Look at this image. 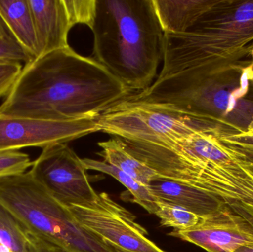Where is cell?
<instances>
[{
	"instance_id": "obj_1",
	"label": "cell",
	"mask_w": 253,
	"mask_h": 252,
	"mask_svg": "<svg viewBox=\"0 0 253 252\" xmlns=\"http://www.w3.org/2000/svg\"><path fill=\"white\" fill-rule=\"evenodd\" d=\"M131 93L93 57L69 46L25 64L0 113L59 121L98 118Z\"/></svg>"
},
{
	"instance_id": "obj_2",
	"label": "cell",
	"mask_w": 253,
	"mask_h": 252,
	"mask_svg": "<svg viewBox=\"0 0 253 252\" xmlns=\"http://www.w3.org/2000/svg\"><path fill=\"white\" fill-rule=\"evenodd\" d=\"M93 59L131 91L153 84L164 33L153 0H96Z\"/></svg>"
},
{
	"instance_id": "obj_3",
	"label": "cell",
	"mask_w": 253,
	"mask_h": 252,
	"mask_svg": "<svg viewBox=\"0 0 253 252\" xmlns=\"http://www.w3.org/2000/svg\"><path fill=\"white\" fill-rule=\"evenodd\" d=\"M253 42V0H218L184 34H164L163 68L157 78L218 75L247 57Z\"/></svg>"
},
{
	"instance_id": "obj_4",
	"label": "cell",
	"mask_w": 253,
	"mask_h": 252,
	"mask_svg": "<svg viewBox=\"0 0 253 252\" xmlns=\"http://www.w3.org/2000/svg\"><path fill=\"white\" fill-rule=\"evenodd\" d=\"M253 78L251 61H241L218 75L202 80L175 73L157 78L150 87L126 99L163 104L211 121L226 134L246 131L253 120V101L245 99Z\"/></svg>"
},
{
	"instance_id": "obj_5",
	"label": "cell",
	"mask_w": 253,
	"mask_h": 252,
	"mask_svg": "<svg viewBox=\"0 0 253 252\" xmlns=\"http://www.w3.org/2000/svg\"><path fill=\"white\" fill-rule=\"evenodd\" d=\"M0 204L40 241L62 252H118L83 227L26 172L0 179Z\"/></svg>"
},
{
	"instance_id": "obj_6",
	"label": "cell",
	"mask_w": 253,
	"mask_h": 252,
	"mask_svg": "<svg viewBox=\"0 0 253 252\" xmlns=\"http://www.w3.org/2000/svg\"><path fill=\"white\" fill-rule=\"evenodd\" d=\"M98 127L99 132L123 140L158 146L181 140L199 130L219 128L211 121L163 104L127 99L103 112Z\"/></svg>"
},
{
	"instance_id": "obj_7",
	"label": "cell",
	"mask_w": 253,
	"mask_h": 252,
	"mask_svg": "<svg viewBox=\"0 0 253 252\" xmlns=\"http://www.w3.org/2000/svg\"><path fill=\"white\" fill-rule=\"evenodd\" d=\"M29 173L65 207H86L93 204L99 196L90 183L83 159L67 143L42 148Z\"/></svg>"
},
{
	"instance_id": "obj_8",
	"label": "cell",
	"mask_w": 253,
	"mask_h": 252,
	"mask_svg": "<svg viewBox=\"0 0 253 252\" xmlns=\"http://www.w3.org/2000/svg\"><path fill=\"white\" fill-rule=\"evenodd\" d=\"M68 208L83 227L118 252H166L147 238L130 212L105 192L90 205Z\"/></svg>"
},
{
	"instance_id": "obj_9",
	"label": "cell",
	"mask_w": 253,
	"mask_h": 252,
	"mask_svg": "<svg viewBox=\"0 0 253 252\" xmlns=\"http://www.w3.org/2000/svg\"><path fill=\"white\" fill-rule=\"evenodd\" d=\"M98 118L59 121L0 113V150L44 148L99 132Z\"/></svg>"
},
{
	"instance_id": "obj_10",
	"label": "cell",
	"mask_w": 253,
	"mask_h": 252,
	"mask_svg": "<svg viewBox=\"0 0 253 252\" xmlns=\"http://www.w3.org/2000/svg\"><path fill=\"white\" fill-rule=\"evenodd\" d=\"M169 235L208 252H233L241 246L253 244V225L225 207L218 214L202 218L195 227L173 230Z\"/></svg>"
},
{
	"instance_id": "obj_11",
	"label": "cell",
	"mask_w": 253,
	"mask_h": 252,
	"mask_svg": "<svg viewBox=\"0 0 253 252\" xmlns=\"http://www.w3.org/2000/svg\"><path fill=\"white\" fill-rule=\"evenodd\" d=\"M28 2L35 28L38 57L69 47L68 34L76 25L66 0H28Z\"/></svg>"
},
{
	"instance_id": "obj_12",
	"label": "cell",
	"mask_w": 253,
	"mask_h": 252,
	"mask_svg": "<svg viewBox=\"0 0 253 252\" xmlns=\"http://www.w3.org/2000/svg\"><path fill=\"white\" fill-rule=\"evenodd\" d=\"M147 187L157 201L181 207L201 218L215 216L227 207L211 194L159 176Z\"/></svg>"
},
{
	"instance_id": "obj_13",
	"label": "cell",
	"mask_w": 253,
	"mask_h": 252,
	"mask_svg": "<svg viewBox=\"0 0 253 252\" xmlns=\"http://www.w3.org/2000/svg\"><path fill=\"white\" fill-rule=\"evenodd\" d=\"M0 34L31 57H38L35 28L28 0H0Z\"/></svg>"
},
{
	"instance_id": "obj_14",
	"label": "cell",
	"mask_w": 253,
	"mask_h": 252,
	"mask_svg": "<svg viewBox=\"0 0 253 252\" xmlns=\"http://www.w3.org/2000/svg\"><path fill=\"white\" fill-rule=\"evenodd\" d=\"M218 0H153L165 34H181L191 28Z\"/></svg>"
},
{
	"instance_id": "obj_15",
	"label": "cell",
	"mask_w": 253,
	"mask_h": 252,
	"mask_svg": "<svg viewBox=\"0 0 253 252\" xmlns=\"http://www.w3.org/2000/svg\"><path fill=\"white\" fill-rule=\"evenodd\" d=\"M102 149L98 152L104 161L131 176L141 184L148 186L158 175L144 163L132 156L127 150L123 140L120 138H112L98 144Z\"/></svg>"
},
{
	"instance_id": "obj_16",
	"label": "cell",
	"mask_w": 253,
	"mask_h": 252,
	"mask_svg": "<svg viewBox=\"0 0 253 252\" xmlns=\"http://www.w3.org/2000/svg\"><path fill=\"white\" fill-rule=\"evenodd\" d=\"M42 241L0 204V244L11 252H40Z\"/></svg>"
},
{
	"instance_id": "obj_17",
	"label": "cell",
	"mask_w": 253,
	"mask_h": 252,
	"mask_svg": "<svg viewBox=\"0 0 253 252\" xmlns=\"http://www.w3.org/2000/svg\"><path fill=\"white\" fill-rule=\"evenodd\" d=\"M83 161L87 170H94L112 176L129 191L134 202L141 206L150 214L155 215L158 209L157 199L152 195L147 186L141 184L131 176L104 161L83 158Z\"/></svg>"
},
{
	"instance_id": "obj_18",
	"label": "cell",
	"mask_w": 253,
	"mask_h": 252,
	"mask_svg": "<svg viewBox=\"0 0 253 252\" xmlns=\"http://www.w3.org/2000/svg\"><path fill=\"white\" fill-rule=\"evenodd\" d=\"M158 209L155 213L165 227L172 228L174 230H187L197 226L201 218L191 212L177 206L158 201Z\"/></svg>"
},
{
	"instance_id": "obj_19",
	"label": "cell",
	"mask_w": 253,
	"mask_h": 252,
	"mask_svg": "<svg viewBox=\"0 0 253 252\" xmlns=\"http://www.w3.org/2000/svg\"><path fill=\"white\" fill-rule=\"evenodd\" d=\"M32 164L28 154L19 150H0V179L23 174Z\"/></svg>"
},
{
	"instance_id": "obj_20",
	"label": "cell",
	"mask_w": 253,
	"mask_h": 252,
	"mask_svg": "<svg viewBox=\"0 0 253 252\" xmlns=\"http://www.w3.org/2000/svg\"><path fill=\"white\" fill-rule=\"evenodd\" d=\"M70 14L75 25L91 28L96 12V0H66Z\"/></svg>"
},
{
	"instance_id": "obj_21",
	"label": "cell",
	"mask_w": 253,
	"mask_h": 252,
	"mask_svg": "<svg viewBox=\"0 0 253 252\" xmlns=\"http://www.w3.org/2000/svg\"><path fill=\"white\" fill-rule=\"evenodd\" d=\"M22 68L19 62L0 61V98L8 94Z\"/></svg>"
},
{
	"instance_id": "obj_22",
	"label": "cell",
	"mask_w": 253,
	"mask_h": 252,
	"mask_svg": "<svg viewBox=\"0 0 253 252\" xmlns=\"http://www.w3.org/2000/svg\"><path fill=\"white\" fill-rule=\"evenodd\" d=\"M34 59L17 44L0 34V61L28 63Z\"/></svg>"
},
{
	"instance_id": "obj_23",
	"label": "cell",
	"mask_w": 253,
	"mask_h": 252,
	"mask_svg": "<svg viewBox=\"0 0 253 252\" xmlns=\"http://www.w3.org/2000/svg\"><path fill=\"white\" fill-rule=\"evenodd\" d=\"M219 138L226 144L239 148L248 156L253 158V135L247 134L245 132L236 134L221 133Z\"/></svg>"
},
{
	"instance_id": "obj_24",
	"label": "cell",
	"mask_w": 253,
	"mask_h": 252,
	"mask_svg": "<svg viewBox=\"0 0 253 252\" xmlns=\"http://www.w3.org/2000/svg\"><path fill=\"white\" fill-rule=\"evenodd\" d=\"M233 252H253V244L241 246Z\"/></svg>"
},
{
	"instance_id": "obj_25",
	"label": "cell",
	"mask_w": 253,
	"mask_h": 252,
	"mask_svg": "<svg viewBox=\"0 0 253 252\" xmlns=\"http://www.w3.org/2000/svg\"><path fill=\"white\" fill-rule=\"evenodd\" d=\"M247 57H251V62H252L253 65V42L251 43L249 46H248V54Z\"/></svg>"
},
{
	"instance_id": "obj_26",
	"label": "cell",
	"mask_w": 253,
	"mask_h": 252,
	"mask_svg": "<svg viewBox=\"0 0 253 252\" xmlns=\"http://www.w3.org/2000/svg\"><path fill=\"white\" fill-rule=\"evenodd\" d=\"M247 134L253 135V120L251 121V124L248 125L246 131H245Z\"/></svg>"
},
{
	"instance_id": "obj_27",
	"label": "cell",
	"mask_w": 253,
	"mask_h": 252,
	"mask_svg": "<svg viewBox=\"0 0 253 252\" xmlns=\"http://www.w3.org/2000/svg\"><path fill=\"white\" fill-rule=\"evenodd\" d=\"M40 252H61L58 251V250H53V249L48 248V247H42V249L41 251H40Z\"/></svg>"
},
{
	"instance_id": "obj_28",
	"label": "cell",
	"mask_w": 253,
	"mask_h": 252,
	"mask_svg": "<svg viewBox=\"0 0 253 252\" xmlns=\"http://www.w3.org/2000/svg\"><path fill=\"white\" fill-rule=\"evenodd\" d=\"M251 85L253 86V78L252 80H251Z\"/></svg>"
},
{
	"instance_id": "obj_29",
	"label": "cell",
	"mask_w": 253,
	"mask_h": 252,
	"mask_svg": "<svg viewBox=\"0 0 253 252\" xmlns=\"http://www.w3.org/2000/svg\"></svg>"
}]
</instances>
